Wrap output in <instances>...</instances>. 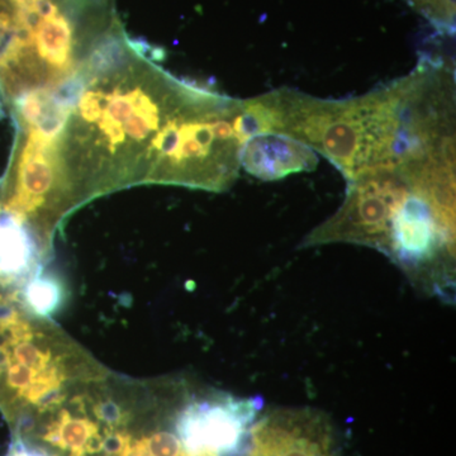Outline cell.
I'll return each instance as SVG.
<instances>
[{
    "instance_id": "cell-1",
    "label": "cell",
    "mask_w": 456,
    "mask_h": 456,
    "mask_svg": "<svg viewBox=\"0 0 456 456\" xmlns=\"http://www.w3.org/2000/svg\"><path fill=\"white\" fill-rule=\"evenodd\" d=\"M257 134H278L310 147L347 182L415 163L428 151L431 110L424 69L364 95L323 99L277 89L248 99Z\"/></svg>"
},
{
    "instance_id": "cell-2",
    "label": "cell",
    "mask_w": 456,
    "mask_h": 456,
    "mask_svg": "<svg viewBox=\"0 0 456 456\" xmlns=\"http://www.w3.org/2000/svg\"><path fill=\"white\" fill-rule=\"evenodd\" d=\"M202 86L178 79L132 53L112 73L86 71L82 95L69 108L57 141L62 182L74 173L103 175V182H152V143Z\"/></svg>"
},
{
    "instance_id": "cell-3",
    "label": "cell",
    "mask_w": 456,
    "mask_h": 456,
    "mask_svg": "<svg viewBox=\"0 0 456 456\" xmlns=\"http://www.w3.org/2000/svg\"><path fill=\"white\" fill-rule=\"evenodd\" d=\"M346 200L325 224L312 231L303 245L347 242L386 254L393 216L410 194V183L397 169L362 174L347 182Z\"/></svg>"
},
{
    "instance_id": "cell-4",
    "label": "cell",
    "mask_w": 456,
    "mask_h": 456,
    "mask_svg": "<svg viewBox=\"0 0 456 456\" xmlns=\"http://www.w3.org/2000/svg\"><path fill=\"white\" fill-rule=\"evenodd\" d=\"M263 406L260 397L197 399L179 413L175 435L187 456H246Z\"/></svg>"
},
{
    "instance_id": "cell-5",
    "label": "cell",
    "mask_w": 456,
    "mask_h": 456,
    "mask_svg": "<svg viewBox=\"0 0 456 456\" xmlns=\"http://www.w3.org/2000/svg\"><path fill=\"white\" fill-rule=\"evenodd\" d=\"M246 456H338L325 417L314 411H275L255 422Z\"/></svg>"
},
{
    "instance_id": "cell-6",
    "label": "cell",
    "mask_w": 456,
    "mask_h": 456,
    "mask_svg": "<svg viewBox=\"0 0 456 456\" xmlns=\"http://www.w3.org/2000/svg\"><path fill=\"white\" fill-rule=\"evenodd\" d=\"M317 165L316 152L284 134H259L248 140L242 149L241 167L264 182L314 171Z\"/></svg>"
},
{
    "instance_id": "cell-7",
    "label": "cell",
    "mask_w": 456,
    "mask_h": 456,
    "mask_svg": "<svg viewBox=\"0 0 456 456\" xmlns=\"http://www.w3.org/2000/svg\"><path fill=\"white\" fill-rule=\"evenodd\" d=\"M37 248L33 235L17 213L0 209V277L8 281L31 279Z\"/></svg>"
},
{
    "instance_id": "cell-8",
    "label": "cell",
    "mask_w": 456,
    "mask_h": 456,
    "mask_svg": "<svg viewBox=\"0 0 456 456\" xmlns=\"http://www.w3.org/2000/svg\"><path fill=\"white\" fill-rule=\"evenodd\" d=\"M45 440L59 452L57 456H95L102 450L110 452V441L103 440L98 426L86 417L59 416L47 428Z\"/></svg>"
},
{
    "instance_id": "cell-9",
    "label": "cell",
    "mask_w": 456,
    "mask_h": 456,
    "mask_svg": "<svg viewBox=\"0 0 456 456\" xmlns=\"http://www.w3.org/2000/svg\"><path fill=\"white\" fill-rule=\"evenodd\" d=\"M25 301L33 314L53 316L64 302V287L53 275L36 273L26 285Z\"/></svg>"
},
{
    "instance_id": "cell-10",
    "label": "cell",
    "mask_w": 456,
    "mask_h": 456,
    "mask_svg": "<svg viewBox=\"0 0 456 456\" xmlns=\"http://www.w3.org/2000/svg\"><path fill=\"white\" fill-rule=\"evenodd\" d=\"M411 7L441 28H452L455 20V0H407Z\"/></svg>"
},
{
    "instance_id": "cell-11",
    "label": "cell",
    "mask_w": 456,
    "mask_h": 456,
    "mask_svg": "<svg viewBox=\"0 0 456 456\" xmlns=\"http://www.w3.org/2000/svg\"><path fill=\"white\" fill-rule=\"evenodd\" d=\"M147 452L152 456H187L175 434L155 432L142 439Z\"/></svg>"
},
{
    "instance_id": "cell-12",
    "label": "cell",
    "mask_w": 456,
    "mask_h": 456,
    "mask_svg": "<svg viewBox=\"0 0 456 456\" xmlns=\"http://www.w3.org/2000/svg\"><path fill=\"white\" fill-rule=\"evenodd\" d=\"M35 369L22 364L11 365L8 370V382L13 388L20 392L28 393L33 397V386H35Z\"/></svg>"
},
{
    "instance_id": "cell-13",
    "label": "cell",
    "mask_w": 456,
    "mask_h": 456,
    "mask_svg": "<svg viewBox=\"0 0 456 456\" xmlns=\"http://www.w3.org/2000/svg\"><path fill=\"white\" fill-rule=\"evenodd\" d=\"M14 358H16L18 364L26 365L38 370L45 367V356L35 345L28 344V342H22L18 345L14 349Z\"/></svg>"
}]
</instances>
